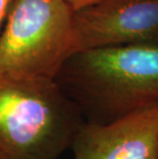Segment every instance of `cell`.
Instances as JSON below:
<instances>
[{"instance_id": "3957f363", "label": "cell", "mask_w": 158, "mask_h": 159, "mask_svg": "<svg viewBox=\"0 0 158 159\" xmlns=\"http://www.w3.org/2000/svg\"><path fill=\"white\" fill-rule=\"evenodd\" d=\"M75 52L74 11L65 0H12L0 31V75L56 79Z\"/></svg>"}, {"instance_id": "7a4b0ae2", "label": "cell", "mask_w": 158, "mask_h": 159, "mask_svg": "<svg viewBox=\"0 0 158 159\" xmlns=\"http://www.w3.org/2000/svg\"><path fill=\"white\" fill-rule=\"evenodd\" d=\"M84 122L56 79L0 75V159H59Z\"/></svg>"}, {"instance_id": "5b68a950", "label": "cell", "mask_w": 158, "mask_h": 159, "mask_svg": "<svg viewBox=\"0 0 158 159\" xmlns=\"http://www.w3.org/2000/svg\"><path fill=\"white\" fill-rule=\"evenodd\" d=\"M72 159H158V106L112 122H85L72 142Z\"/></svg>"}, {"instance_id": "6da1fadb", "label": "cell", "mask_w": 158, "mask_h": 159, "mask_svg": "<svg viewBox=\"0 0 158 159\" xmlns=\"http://www.w3.org/2000/svg\"><path fill=\"white\" fill-rule=\"evenodd\" d=\"M56 81L86 122L105 124L158 106V43L76 52Z\"/></svg>"}, {"instance_id": "8992f818", "label": "cell", "mask_w": 158, "mask_h": 159, "mask_svg": "<svg viewBox=\"0 0 158 159\" xmlns=\"http://www.w3.org/2000/svg\"><path fill=\"white\" fill-rule=\"evenodd\" d=\"M65 1L68 3V5L74 11H77L79 9L95 4V3L101 1V0H65Z\"/></svg>"}, {"instance_id": "52a82bcc", "label": "cell", "mask_w": 158, "mask_h": 159, "mask_svg": "<svg viewBox=\"0 0 158 159\" xmlns=\"http://www.w3.org/2000/svg\"><path fill=\"white\" fill-rule=\"evenodd\" d=\"M12 0H0V31L2 29V26L4 24L6 15H7L9 5Z\"/></svg>"}, {"instance_id": "277c9868", "label": "cell", "mask_w": 158, "mask_h": 159, "mask_svg": "<svg viewBox=\"0 0 158 159\" xmlns=\"http://www.w3.org/2000/svg\"><path fill=\"white\" fill-rule=\"evenodd\" d=\"M76 52L158 43V0H101L74 11Z\"/></svg>"}]
</instances>
